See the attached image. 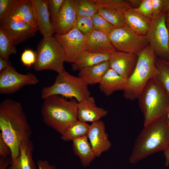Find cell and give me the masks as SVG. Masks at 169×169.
<instances>
[{"label":"cell","mask_w":169,"mask_h":169,"mask_svg":"<svg viewBox=\"0 0 169 169\" xmlns=\"http://www.w3.org/2000/svg\"><path fill=\"white\" fill-rule=\"evenodd\" d=\"M127 79L110 68L99 84V88L100 91L108 96L115 91H124L127 87Z\"/></svg>","instance_id":"19"},{"label":"cell","mask_w":169,"mask_h":169,"mask_svg":"<svg viewBox=\"0 0 169 169\" xmlns=\"http://www.w3.org/2000/svg\"><path fill=\"white\" fill-rule=\"evenodd\" d=\"M10 149L3 140L0 134V156L5 157L11 156Z\"/></svg>","instance_id":"39"},{"label":"cell","mask_w":169,"mask_h":169,"mask_svg":"<svg viewBox=\"0 0 169 169\" xmlns=\"http://www.w3.org/2000/svg\"><path fill=\"white\" fill-rule=\"evenodd\" d=\"M38 169H56L54 165L50 164L46 160H39L37 161Z\"/></svg>","instance_id":"40"},{"label":"cell","mask_w":169,"mask_h":169,"mask_svg":"<svg viewBox=\"0 0 169 169\" xmlns=\"http://www.w3.org/2000/svg\"><path fill=\"white\" fill-rule=\"evenodd\" d=\"M141 0H128L132 5L133 8H136L140 5Z\"/></svg>","instance_id":"44"},{"label":"cell","mask_w":169,"mask_h":169,"mask_svg":"<svg viewBox=\"0 0 169 169\" xmlns=\"http://www.w3.org/2000/svg\"><path fill=\"white\" fill-rule=\"evenodd\" d=\"M166 118H167L168 124L169 126V111H168V112H167V114Z\"/></svg>","instance_id":"47"},{"label":"cell","mask_w":169,"mask_h":169,"mask_svg":"<svg viewBox=\"0 0 169 169\" xmlns=\"http://www.w3.org/2000/svg\"><path fill=\"white\" fill-rule=\"evenodd\" d=\"M98 13L115 28L125 26L124 14L121 11L105 8H98Z\"/></svg>","instance_id":"27"},{"label":"cell","mask_w":169,"mask_h":169,"mask_svg":"<svg viewBox=\"0 0 169 169\" xmlns=\"http://www.w3.org/2000/svg\"><path fill=\"white\" fill-rule=\"evenodd\" d=\"M164 152L165 159V165L166 166H167L169 165V146Z\"/></svg>","instance_id":"43"},{"label":"cell","mask_w":169,"mask_h":169,"mask_svg":"<svg viewBox=\"0 0 169 169\" xmlns=\"http://www.w3.org/2000/svg\"><path fill=\"white\" fill-rule=\"evenodd\" d=\"M87 136L96 157L108 151L111 146L105 131V124L101 120L92 123L90 125Z\"/></svg>","instance_id":"16"},{"label":"cell","mask_w":169,"mask_h":169,"mask_svg":"<svg viewBox=\"0 0 169 169\" xmlns=\"http://www.w3.org/2000/svg\"><path fill=\"white\" fill-rule=\"evenodd\" d=\"M116 50L137 54L149 44L146 35H138L125 26L115 28L109 35Z\"/></svg>","instance_id":"9"},{"label":"cell","mask_w":169,"mask_h":169,"mask_svg":"<svg viewBox=\"0 0 169 169\" xmlns=\"http://www.w3.org/2000/svg\"><path fill=\"white\" fill-rule=\"evenodd\" d=\"M111 53H97L83 50L74 62L72 64L74 71H79L85 68L92 66L102 62L109 61Z\"/></svg>","instance_id":"22"},{"label":"cell","mask_w":169,"mask_h":169,"mask_svg":"<svg viewBox=\"0 0 169 169\" xmlns=\"http://www.w3.org/2000/svg\"><path fill=\"white\" fill-rule=\"evenodd\" d=\"M90 125L78 120L69 125L61 134L62 140L73 141L87 136Z\"/></svg>","instance_id":"25"},{"label":"cell","mask_w":169,"mask_h":169,"mask_svg":"<svg viewBox=\"0 0 169 169\" xmlns=\"http://www.w3.org/2000/svg\"><path fill=\"white\" fill-rule=\"evenodd\" d=\"M37 27L43 38L53 36L55 33L48 7V0H30Z\"/></svg>","instance_id":"13"},{"label":"cell","mask_w":169,"mask_h":169,"mask_svg":"<svg viewBox=\"0 0 169 169\" xmlns=\"http://www.w3.org/2000/svg\"><path fill=\"white\" fill-rule=\"evenodd\" d=\"M21 0H0V21L11 16Z\"/></svg>","instance_id":"32"},{"label":"cell","mask_w":169,"mask_h":169,"mask_svg":"<svg viewBox=\"0 0 169 169\" xmlns=\"http://www.w3.org/2000/svg\"><path fill=\"white\" fill-rule=\"evenodd\" d=\"M125 26L132 31L140 35H146L151 19L132 8L124 14Z\"/></svg>","instance_id":"20"},{"label":"cell","mask_w":169,"mask_h":169,"mask_svg":"<svg viewBox=\"0 0 169 169\" xmlns=\"http://www.w3.org/2000/svg\"><path fill=\"white\" fill-rule=\"evenodd\" d=\"M39 82L34 74L20 73L11 64L0 72V93L2 95L12 94L25 86L35 85Z\"/></svg>","instance_id":"10"},{"label":"cell","mask_w":169,"mask_h":169,"mask_svg":"<svg viewBox=\"0 0 169 169\" xmlns=\"http://www.w3.org/2000/svg\"><path fill=\"white\" fill-rule=\"evenodd\" d=\"M138 58L136 54L116 50L111 54L109 60L110 68L128 79L135 69Z\"/></svg>","instance_id":"14"},{"label":"cell","mask_w":169,"mask_h":169,"mask_svg":"<svg viewBox=\"0 0 169 169\" xmlns=\"http://www.w3.org/2000/svg\"><path fill=\"white\" fill-rule=\"evenodd\" d=\"M137 99L144 115V126L166 115L169 111V93L156 77L148 82Z\"/></svg>","instance_id":"4"},{"label":"cell","mask_w":169,"mask_h":169,"mask_svg":"<svg viewBox=\"0 0 169 169\" xmlns=\"http://www.w3.org/2000/svg\"><path fill=\"white\" fill-rule=\"evenodd\" d=\"M156 65L158 73L156 77L169 93V60L158 58Z\"/></svg>","instance_id":"31"},{"label":"cell","mask_w":169,"mask_h":169,"mask_svg":"<svg viewBox=\"0 0 169 169\" xmlns=\"http://www.w3.org/2000/svg\"><path fill=\"white\" fill-rule=\"evenodd\" d=\"M88 139L87 136L73 141L74 153L79 157L84 166H89L96 157Z\"/></svg>","instance_id":"24"},{"label":"cell","mask_w":169,"mask_h":169,"mask_svg":"<svg viewBox=\"0 0 169 169\" xmlns=\"http://www.w3.org/2000/svg\"><path fill=\"white\" fill-rule=\"evenodd\" d=\"M110 69L109 61H105L81 69L78 76L88 85L99 84Z\"/></svg>","instance_id":"23"},{"label":"cell","mask_w":169,"mask_h":169,"mask_svg":"<svg viewBox=\"0 0 169 169\" xmlns=\"http://www.w3.org/2000/svg\"><path fill=\"white\" fill-rule=\"evenodd\" d=\"M163 11L166 13H169V0H165Z\"/></svg>","instance_id":"45"},{"label":"cell","mask_w":169,"mask_h":169,"mask_svg":"<svg viewBox=\"0 0 169 169\" xmlns=\"http://www.w3.org/2000/svg\"><path fill=\"white\" fill-rule=\"evenodd\" d=\"M62 48L65 54L66 62L74 63L84 49L85 36L76 27L68 33L54 36Z\"/></svg>","instance_id":"11"},{"label":"cell","mask_w":169,"mask_h":169,"mask_svg":"<svg viewBox=\"0 0 169 169\" xmlns=\"http://www.w3.org/2000/svg\"><path fill=\"white\" fill-rule=\"evenodd\" d=\"M166 13L162 10L151 20L146 36L158 58L169 60L168 34L166 24Z\"/></svg>","instance_id":"8"},{"label":"cell","mask_w":169,"mask_h":169,"mask_svg":"<svg viewBox=\"0 0 169 169\" xmlns=\"http://www.w3.org/2000/svg\"><path fill=\"white\" fill-rule=\"evenodd\" d=\"M136 11L151 19L152 17L151 0H142L139 6L134 8Z\"/></svg>","instance_id":"37"},{"label":"cell","mask_w":169,"mask_h":169,"mask_svg":"<svg viewBox=\"0 0 169 169\" xmlns=\"http://www.w3.org/2000/svg\"><path fill=\"white\" fill-rule=\"evenodd\" d=\"M34 145L29 139L25 141L22 144L18 157L11 161L8 169H36L33 158Z\"/></svg>","instance_id":"21"},{"label":"cell","mask_w":169,"mask_h":169,"mask_svg":"<svg viewBox=\"0 0 169 169\" xmlns=\"http://www.w3.org/2000/svg\"><path fill=\"white\" fill-rule=\"evenodd\" d=\"M41 110L44 122L61 134L69 125L78 120V102L54 95L44 99Z\"/></svg>","instance_id":"3"},{"label":"cell","mask_w":169,"mask_h":169,"mask_svg":"<svg viewBox=\"0 0 169 169\" xmlns=\"http://www.w3.org/2000/svg\"><path fill=\"white\" fill-rule=\"evenodd\" d=\"M36 59L35 52L31 49H26L22 53L21 60L25 66L30 68L33 65Z\"/></svg>","instance_id":"36"},{"label":"cell","mask_w":169,"mask_h":169,"mask_svg":"<svg viewBox=\"0 0 169 169\" xmlns=\"http://www.w3.org/2000/svg\"><path fill=\"white\" fill-rule=\"evenodd\" d=\"M11 64L9 60L0 56V72L8 67Z\"/></svg>","instance_id":"42"},{"label":"cell","mask_w":169,"mask_h":169,"mask_svg":"<svg viewBox=\"0 0 169 169\" xmlns=\"http://www.w3.org/2000/svg\"><path fill=\"white\" fill-rule=\"evenodd\" d=\"M77 16L74 0H65L54 25L55 33L65 34L76 27Z\"/></svg>","instance_id":"15"},{"label":"cell","mask_w":169,"mask_h":169,"mask_svg":"<svg viewBox=\"0 0 169 169\" xmlns=\"http://www.w3.org/2000/svg\"><path fill=\"white\" fill-rule=\"evenodd\" d=\"M11 161V156L5 157L0 156V169H6L10 165Z\"/></svg>","instance_id":"41"},{"label":"cell","mask_w":169,"mask_h":169,"mask_svg":"<svg viewBox=\"0 0 169 169\" xmlns=\"http://www.w3.org/2000/svg\"><path fill=\"white\" fill-rule=\"evenodd\" d=\"M76 27L85 35L95 30L92 18L77 16Z\"/></svg>","instance_id":"34"},{"label":"cell","mask_w":169,"mask_h":169,"mask_svg":"<svg viewBox=\"0 0 169 169\" xmlns=\"http://www.w3.org/2000/svg\"><path fill=\"white\" fill-rule=\"evenodd\" d=\"M35 53L36 61L33 65L35 71L51 70L59 74L65 70L64 65L66 62L65 54L54 36L43 38Z\"/></svg>","instance_id":"7"},{"label":"cell","mask_w":169,"mask_h":169,"mask_svg":"<svg viewBox=\"0 0 169 169\" xmlns=\"http://www.w3.org/2000/svg\"><path fill=\"white\" fill-rule=\"evenodd\" d=\"M98 8H105L117 10L125 13L133 8L128 0H91Z\"/></svg>","instance_id":"30"},{"label":"cell","mask_w":169,"mask_h":169,"mask_svg":"<svg viewBox=\"0 0 169 169\" xmlns=\"http://www.w3.org/2000/svg\"><path fill=\"white\" fill-rule=\"evenodd\" d=\"M151 1L152 17L154 18L157 16L162 12L165 0H151Z\"/></svg>","instance_id":"38"},{"label":"cell","mask_w":169,"mask_h":169,"mask_svg":"<svg viewBox=\"0 0 169 169\" xmlns=\"http://www.w3.org/2000/svg\"><path fill=\"white\" fill-rule=\"evenodd\" d=\"M0 27L7 32L16 45L34 36L38 30L22 20L8 18L0 21Z\"/></svg>","instance_id":"12"},{"label":"cell","mask_w":169,"mask_h":169,"mask_svg":"<svg viewBox=\"0 0 169 169\" xmlns=\"http://www.w3.org/2000/svg\"><path fill=\"white\" fill-rule=\"evenodd\" d=\"M65 0H48V7L50 18L54 27L57 17Z\"/></svg>","instance_id":"35"},{"label":"cell","mask_w":169,"mask_h":169,"mask_svg":"<svg viewBox=\"0 0 169 169\" xmlns=\"http://www.w3.org/2000/svg\"><path fill=\"white\" fill-rule=\"evenodd\" d=\"M169 146L166 115L144 126L137 136L129 157L135 164L152 154L164 151Z\"/></svg>","instance_id":"2"},{"label":"cell","mask_w":169,"mask_h":169,"mask_svg":"<svg viewBox=\"0 0 169 169\" xmlns=\"http://www.w3.org/2000/svg\"><path fill=\"white\" fill-rule=\"evenodd\" d=\"M138 60L135 69L127 79V85L123 96L127 100L137 99L144 87L158 73L156 56L149 44L137 54Z\"/></svg>","instance_id":"5"},{"label":"cell","mask_w":169,"mask_h":169,"mask_svg":"<svg viewBox=\"0 0 169 169\" xmlns=\"http://www.w3.org/2000/svg\"><path fill=\"white\" fill-rule=\"evenodd\" d=\"M84 50L94 52L111 53L116 50L109 36L94 30L85 35Z\"/></svg>","instance_id":"18"},{"label":"cell","mask_w":169,"mask_h":169,"mask_svg":"<svg viewBox=\"0 0 169 169\" xmlns=\"http://www.w3.org/2000/svg\"><path fill=\"white\" fill-rule=\"evenodd\" d=\"M16 46L6 31L0 27V56L9 60L10 55L17 53Z\"/></svg>","instance_id":"28"},{"label":"cell","mask_w":169,"mask_h":169,"mask_svg":"<svg viewBox=\"0 0 169 169\" xmlns=\"http://www.w3.org/2000/svg\"><path fill=\"white\" fill-rule=\"evenodd\" d=\"M10 18L23 21L37 27L30 0H21Z\"/></svg>","instance_id":"26"},{"label":"cell","mask_w":169,"mask_h":169,"mask_svg":"<svg viewBox=\"0 0 169 169\" xmlns=\"http://www.w3.org/2000/svg\"><path fill=\"white\" fill-rule=\"evenodd\" d=\"M95 30L100 31L109 36L115 28L98 13L92 17Z\"/></svg>","instance_id":"33"},{"label":"cell","mask_w":169,"mask_h":169,"mask_svg":"<svg viewBox=\"0 0 169 169\" xmlns=\"http://www.w3.org/2000/svg\"><path fill=\"white\" fill-rule=\"evenodd\" d=\"M54 95L66 98L75 99L79 102L90 96L88 85L79 77L73 76L65 70L58 74L54 83L44 88L41 97L44 100Z\"/></svg>","instance_id":"6"},{"label":"cell","mask_w":169,"mask_h":169,"mask_svg":"<svg viewBox=\"0 0 169 169\" xmlns=\"http://www.w3.org/2000/svg\"><path fill=\"white\" fill-rule=\"evenodd\" d=\"M77 16L92 18L98 12L97 5L91 0H74Z\"/></svg>","instance_id":"29"},{"label":"cell","mask_w":169,"mask_h":169,"mask_svg":"<svg viewBox=\"0 0 169 169\" xmlns=\"http://www.w3.org/2000/svg\"><path fill=\"white\" fill-rule=\"evenodd\" d=\"M0 134L11 151L12 161L18 156L20 147L29 139L32 131L22 105L7 98L0 104Z\"/></svg>","instance_id":"1"},{"label":"cell","mask_w":169,"mask_h":169,"mask_svg":"<svg viewBox=\"0 0 169 169\" xmlns=\"http://www.w3.org/2000/svg\"><path fill=\"white\" fill-rule=\"evenodd\" d=\"M166 24L168 32L169 46V13H166Z\"/></svg>","instance_id":"46"},{"label":"cell","mask_w":169,"mask_h":169,"mask_svg":"<svg viewBox=\"0 0 169 169\" xmlns=\"http://www.w3.org/2000/svg\"><path fill=\"white\" fill-rule=\"evenodd\" d=\"M108 113L107 110L96 106L93 96H90L78 103L77 118L80 121L95 122L100 120Z\"/></svg>","instance_id":"17"}]
</instances>
